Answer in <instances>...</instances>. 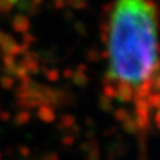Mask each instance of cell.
<instances>
[{
    "mask_svg": "<svg viewBox=\"0 0 160 160\" xmlns=\"http://www.w3.org/2000/svg\"><path fill=\"white\" fill-rule=\"evenodd\" d=\"M154 13V5L145 1L125 0L113 6L103 29V55L108 59L104 87L123 84L135 92L152 77L157 62Z\"/></svg>",
    "mask_w": 160,
    "mask_h": 160,
    "instance_id": "6da1fadb",
    "label": "cell"
},
{
    "mask_svg": "<svg viewBox=\"0 0 160 160\" xmlns=\"http://www.w3.org/2000/svg\"><path fill=\"white\" fill-rule=\"evenodd\" d=\"M123 128H125V131L127 133H131V134L135 133L139 129V127L137 125V121H135V119H133V118H131V119H128V120H126L123 122Z\"/></svg>",
    "mask_w": 160,
    "mask_h": 160,
    "instance_id": "7a4b0ae2",
    "label": "cell"
},
{
    "mask_svg": "<svg viewBox=\"0 0 160 160\" xmlns=\"http://www.w3.org/2000/svg\"><path fill=\"white\" fill-rule=\"evenodd\" d=\"M148 103L151 106V108L153 107V108H157L158 110H160V92L152 94L148 97Z\"/></svg>",
    "mask_w": 160,
    "mask_h": 160,
    "instance_id": "3957f363",
    "label": "cell"
},
{
    "mask_svg": "<svg viewBox=\"0 0 160 160\" xmlns=\"http://www.w3.org/2000/svg\"><path fill=\"white\" fill-rule=\"evenodd\" d=\"M152 82H153V89L160 92V75H158L154 78H152Z\"/></svg>",
    "mask_w": 160,
    "mask_h": 160,
    "instance_id": "277c9868",
    "label": "cell"
},
{
    "mask_svg": "<svg viewBox=\"0 0 160 160\" xmlns=\"http://www.w3.org/2000/svg\"><path fill=\"white\" fill-rule=\"evenodd\" d=\"M154 121H155V123H157V125H159V123H160V110H158V112L155 113Z\"/></svg>",
    "mask_w": 160,
    "mask_h": 160,
    "instance_id": "5b68a950",
    "label": "cell"
},
{
    "mask_svg": "<svg viewBox=\"0 0 160 160\" xmlns=\"http://www.w3.org/2000/svg\"><path fill=\"white\" fill-rule=\"evenodd\" d=\"M157 126H158V128L160 129V123H159V125H157Z\"/></svg>",
    "mask_w": 160,
    "mask_h": 160,
    "instance_id": "8992f818",
    "label": "cell"
}]
</instances>
